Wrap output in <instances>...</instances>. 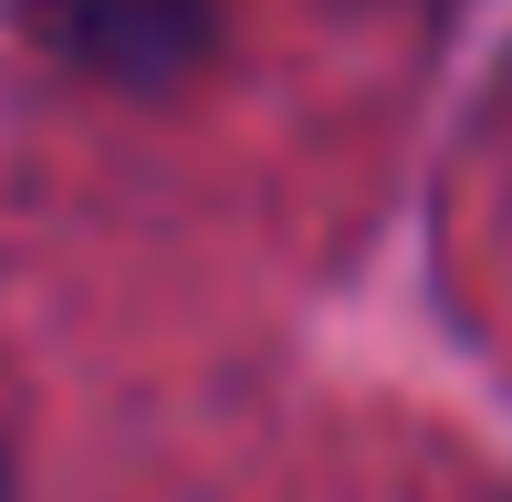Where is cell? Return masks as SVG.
<instances>
[{"label": "cell", "instance_id": "6da1fadb", "mask_svg": "<svg viewBox=\"0 0 512 502\" xmlns=\"http://www.w3.org/2000/svg\"><path fill=\"white\" fill-rule=\"evenodd\" d=\"M42 42L105 84H178L220 32V0H32Z\"/></svg>", "mask_w": 512, "mask_h": 502}]
</instances>
